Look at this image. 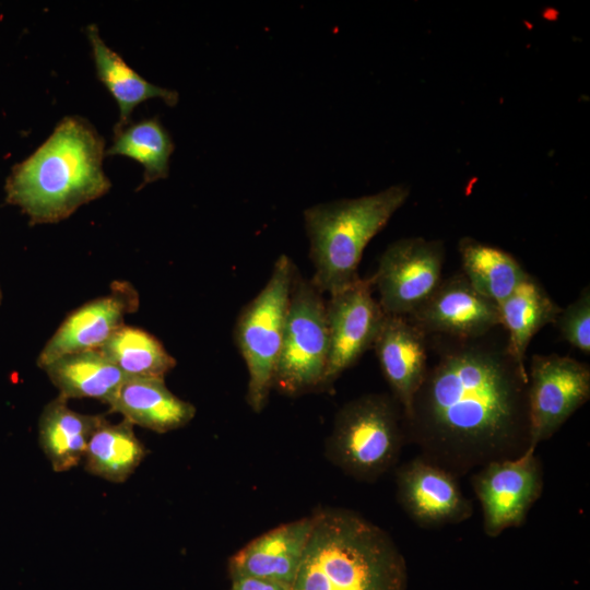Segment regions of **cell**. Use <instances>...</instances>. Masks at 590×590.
Wrapping results in <instances>:
<instances>
[{"label":"cell","instance_id":"obj_25","mask_svg":"<svg viewBox=\"0 0 590 590\" xmlns=\"http://www.w3.org/2000/svg\"><path fill=\"white\" fill-rule=\"evenodd\" d=\"M174 148L166 129L157 118H151L115 132L114 143L105 155H123L139 162L144 168L142 188L168 176Z\"/></svg>","mask_w":590,"mask_h":590},{"label":"cell","instance_id":"obj_10","mask_svg":"<svg viewBox=\"0 0 590 590\" xmlns=\"http://www.w3.org/2000/svg\"><path fill=\"white\" fill-rule=\"evenodd\" d=\"M543 468L535 451L489 462L473 474L471 484L483 512V529L496 538L523 524L543 492Z\"/></svg>","mask_w":590,"mask_h":590},{"label":"cell","instance_id":"obj_26","mask_svg":"<svg viewBox=\"0 0 590 590\" xmlns=\"http://www.w3.org/2000/svg\"><path fill=\"white\" fill-rule=\"evenodd\" d=\"M560 337L571 346L590 354V287L585 286L578 297L562 308L555 321Z\"/></svg>","mask_w":590,"mask_h":590},{"label":"cell","instance_id":"obj_21","mask_svg":"<svg viewBox=\"0 0 590 590\" xmlns=\"http://www.w3.org/2000/svg\"><path fill=\"white\" fill-rule=\"evenodd\" d=\"M43 369L67 400L92 398L106 404L128 378L98 349L63 355Z\"/></svg>","mask_w":590,"mask_h":590},{"label":"cell","instance_id":"obj_17","mask_svg":"<svg viewBox=\"0 0 590 590\" xmlns=\"http://www.w3.org/2000/svg\"><path fill=\"white\" fill-rule=\"evenodd\" d=\"M108 406L132 425L161 434L186 426L197 412L193 404L175 396L164 379L157 378L128 377Z\"/></svg>","mask_w":590,"mask_h":590},{"label":"cell","instance_id":"obj_22","mask_svg":"<svg viewBox=\"0 0 590 590\" xmlns=\"http://www.w3.org/2000/svg\"><path fill=\"white\" fill-rule=\"evenodd\" d=\"M458 249L462 274L475 291L498 306L528 274L509 252L473 237H462Z\"/></svg>","mask_w":590,"mask_h":590},{"label":"cell","instance_id":"obj_27","mask_svg":"<svg viewBox=\"0 0 590 590\" xmlns=\"http://www.w3.org/2000/svg\"><path fill=\"white\" fill-rule=\"evenodd\" d=\"M228 590H291L290 586L252 577H236L231 579Z\"/></svg>","mask_w":590,"mask_h":590},{"label":"cell","instance_id":"obj_24","mask_svg":"<svg viewBox=\"0 0 590 590\" xmlns=\"http://www.w3.org/2000/svg\"><path fill=\"white\" fill-rule=\"evenodd\" d=\"M98 350L127 377L164 379L177 363L154 335L127 324Z\"/></svg>","mask_w":590,"mask_h":590},{"label":"cell","instance_id":"obj_1","mask_svg":"<svg viewBox=\"0 0 590 590\" xmlns=\"http://www.w3.org/2000/svg\"><path fill=\"white\" fill-rule=\"evenodd\" d=\"M427 337L435 362L403 416L406 442L457 477L524 453L528 374L503 328L474 338Z\"/></svg>","mask_w":590,"mask_h":590},{"label":"cell","instance_id":"obj_2","mask_svg":"<svg viewBox=\"0 0 590 590\" xmlns=\"http://www.w3.org/2000/svg\"><path fill=\"white\" fill-rule=\"evenodd\" d=\"M105 141L80 117H66L49 138L15 165L5 182V200L30 223H58L110 189L102 163Z\"/></svg>","mask_w":590,"mask_h":590},{"label":"cell","instance_id":"obj_3","mask_svg":"<svg viewBox=\"0 0 590 590\" xmlns=\"http://www.w3.org/2000/svg\"><path fill=\"white\" fill-rule=\"evenodd\" d=\"M291 590H406V566L392 538L359 514L320 508Z\"/></svg>","mask_w":590,"mask_h":590},{"label":"cell","instance_id":"obj_9","mask_svg":"<svg viewBox=\"0 0 590 590\" xmlns=\"http://www.w3.org/2000/svg\"><path fill=\"white\" fill-rule=\"evenodd\" d=\"M528 374L529 447L550 439L590 399V368L569 356L534 354Z\"/></svg>","mask_w":590,"mask_h":590},{"label":"cell","instance_id":"obj_4","mask_svg":"<svg viewBox=\"0 0 590 590\" xmlns=\"http://www.w3.org/2000/svg\"><path fill=\"white\" fill-rule=\"evenodd\" d=\"M410 194L406 185L377 193L312 205L304 211L315 268L310 281L322 293H337L358 279L367 244L388 223Z\"/></svg>","mask_w":590,"mask_h":590},{"label":"cell","instance_id":"obj_23","mask_svg":"<svg viewBox=\"0 0 590 590\" xmlns=\"http://www.w3.org/2000/svg\"><path fill=\"white\" fill-rule=\"evenodd\" d=\"M133 425L122 420L111 424L106 418L93 433L84 452V469L114 483L127 481L146 456Z\"/></svg>","mask_w":590,"mask_h":590},{"label":"cell","instance_id":"obj_5","mask_svg":"<svg viewBox=\"0 0 590 590\" xmlns=\"http://www.w3.org/2000/svg\"><path fill=\"white\" fill-rule=\"evenodd\" d=\"M405 442L398 401L391 393H367L338 411L326 456L346 475L371 483L393 468Z\"/></svg>","mask_w":590,"mask_h":590},{"label":"cell","instance_id":"obj_16","mask_svg":"<svg viewBox=\"0 0 590 590\" xmlns=\"http://www.w3.org/2000/svg\"><path fill=\"white\" fill-rule=\"evenodd\" d=\"M312 527V516L280 524L249 541L227 563L229 578L252 577L292 586Z\"/></svg>","mask_w":590,"mask_h":590},{"label":"cell","instance_id":"obj_13","mask_svg":"<svg viewBox=\"0 0 590 590\" xmlns=\"http://www.w3.org/2000/svg\"><path fill=\"white\" fill-rule=\"evenodd\" d=\"M138 306L135 288L128 282H114L110 294L93 299L68 315L40 351L37 365L44 368L63 355L99 349Z\"/></svg>","mask_w":590,"mask_h":590},{"label":"cell","instance_id":"obj_6","mask_svg":"<svg viewBox=\"0 0 590 590\" xmlns=\"http://www.w3.org/2000/svg\"><path fill=\"white\" fill-rule=\"evenodd\" d=\"M297 269L281 255L263 288L239 312L235 343L248 369L247 402L253 412L267 405L274 387L291 291Z\"/></svg>","mask_w":590,"mask_h":590},{"label":"cell","instance_id":"obj_19","mask_svg":"<svg viewBox=\"0 0 590 590\" xmlns=\"http://www.w3.org/2000/svg\"><path fill=\"white\" fill-rule=\"evenodd\" d=\"M86 31L97 76L119 106V121L115 126V132L130 125L133 109L150 98L160 97L168 106L177 104L179 96L176 91L154 85L144 80L103 42L95 25H88Z\"/></svg>","mask_w":590,"mask_h":590},{"label":"cell","instance_id":"obj_11","mask_svg":"<svg viewBox=\"0 0 590 590\" xmlns=\"http://www.w3.org/2000/svg\"><path fill=\"white\" fill-rule=\"evenodd\" d=\"M373 287L371 278H359L327 302L329 358L323 388L332 386L374 345L386 314L374 298Z\"/></svg>","mask_w":590,"mask_h":590},{"label":"cell","instance_id":"obj_14","mask_svg":"<svg viewBox=\"0 0 590 590\" xmlns=\"http://www.w3.org/2000/svg\"><path fill=\"white\" fill-rule=\"evenodd\" d=\"M427 335L474 338L500 326L499 307L462 273L442 279L433 295L406 317Z\"/></svg>","mask_w":590,"mask_h":590},{"label":"cell","instance_id":"obj_15","mask_svg":"<svg viewBox=\"0 0 590 590\" xmlns=\"http://www.w3.org/2000/svg\"><path fill=\"white\" fill-rule=\"evenodd\" d=\"M373 347L404 416L426 376L428 337L406 317L386 315Z\"/></svg>","mask_w":590,"mask_h":590},{"label":"cell","instance_id":"obj_12","mask_svg":"<svg viewBox=\"0 0 590 590\" xmlns=\"http://www.w3.org/2000/svg\"><path fill=\"white\" fill-rule=\"evenodd\" d=\"M396 485L401 508L422 528L457 524L473 515L458 477L421 456L398 468Z\"/></svg>","mask_w":590,"mask_h":590},{"label":"cell","instance_id":"obj_18","mask_svg":"<svg viewBox=\"0 0 590 590\" xmlns=\"http://www.w3.org/2000/svg\"><path fill=\"white\" fill-rule=\"evenodd\" d=\"M103 415H88L73 411L68 400L58 396L42 411L38 422L39 446L55 472L76 467Z\"/></svg>","mask_w":590,"mask_h":590},{"label":"cell","instance_id":"obj_8","mask_svg":"<svg viewBox=\"0 0 590 590\" xmlns=\"http://www.w3.org/2000/svg\"><path fill=\"white\" fill-rule=\"evenodd\" d=\"M446 248L442 240L408 237L391 243L371 278L386 315L409 317L442 281Z\"/></svg>","mask_w":590,"mask_h":590},{"label":"cell","instance_id":"obj_20","mask_svg":"<svg viewBox=\"0 0 590 590\" xmlns=\"http://www.w3.org/2000/svg\"><path fill=\"white\" fill-rule=\"evenodd\" d=\"M498 307L509 352L527 368L526 355L532 338L546 324L554 323L562 307L529 273Z\"/></svg>","mask_w":590,"mask_h":590},{"label":"cell","instance_id":"obj_28","mask_svg":"<svg viewBox=\"0 0 590 590\" xmlns=\"http://www.w3.org/2000/svg\"><path fill=\"white\" fill-rule=\"evenodd\" d=\"M2 302V291H1V287H0V304Z\"/></svg>","mask_w":590,"mask_h":590},{"label":"cell","instance_id":"obj_7","mask_svg":"<svg viewBox=\"0 0 590 590\" xmlns=\"http://www.w3.org/2000/svg\"><path fill=\"white\" fill-rule=\"evenodd\" d=\"M328 358L327 300L323 293L297 271L273 388L290 397L323 388Z\"/></svg>","mask_w":590,"mask_h":590}]
</instances>
